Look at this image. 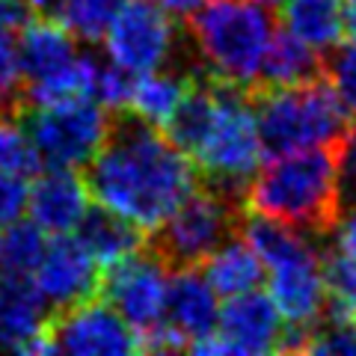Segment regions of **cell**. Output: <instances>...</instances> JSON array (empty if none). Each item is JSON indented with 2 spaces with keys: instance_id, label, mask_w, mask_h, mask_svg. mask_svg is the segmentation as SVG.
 <instances>
[{
  "instance_id": "cell-1",
  "label": "cell",
  "mask_w": 356,
  "mask_h": 356,
  "mask_svg": "<svg viewBox=\"0 0 356 356\" xmlns=\"http://www.w3.org/2000/svg\"><path fill=\"white\" fill-rule=\"evenodd\" d=\"M83 184L95 205L152 232L199 187V170L163 128L122 110L86 163Z\"/></svg>"
},
{
  "instance_id": "cell-2",
  "label": "cell",
  "mask_w": 356,
  "mask_h": 356,
  "mask_svg": "<svg viewBox=\"0 0 356 356\" xmlns=\"http://www.w3.org/2000/svg\"><path fill=\"white\" fill-rule=\"evenodd\" d=\"M243 208L327 238L339 220L336 146L273 154L243 187Z\"/></svg>"
},
{
  "instance_id": "cell-3",
  "label": "cell",
  "mask_w": 356,
  "mask_h": 356,
  "mask_svg": "<svg viewBox=\"0 0 356 356\" xmlns=\"http://www.w3.org/2000/svg\"><path fill=\"white\" fill-rule=\"evenodd\" d=\"M273 33V6L264 0H208L187 27L202 72L241 89L259 86Z\"/></svg>"
},
{
  "instance_id": "cell-4",
  "label": "cell",
  "mask_w": 356,
  "mask_h": 356,
  "mask_svg": "<svg viewBox=\"0 0 356 356\" xmlns=\"http://www.w3.org/2000/svg\"><path fill=\"white\" fill-rule=\"evenodd\" d=\"M250 98L264 152L270 154L336 146L350 128L348 104L324 77L291 86H255Z\"/></svg>"
},
{
  "instance_id": "cell-5",
  "label": "cell",
  "mask_w": 356,
  "mask_h": 356,
  "mask_svg": "<svg viewBox=\"0 0 356 356\" xmlns=\"http://www.w3.org/2000/svg\"><path fill=\"white\" fill-rule=\"evenodd\" d=\"M217 81V77H214ZM264 158V143L255 122L250 89L217 81L214 110L199 137L191 161L202 172L205 184H214L232 196H241Z\"/></svg>"
},
{
  "instance_id": "cell-6",
  "label": "cell",
  "mask_w": 356,
  "mask_h": 356,
  "mask_svg": "<svg viewBox=\"0 0 356 356\" xmlns=\"http://www.w3.org/2000/svg\"><path fill=\"white\" fill-rule=\"evenodd\" d=\"M15 51L21 72L18 107L63 102V98H89L98 54L77 48V36L57 18L33 15L18 30Z\"/></svg>"
},
{
  "instance_id": "cell-7",
  "label": "cell",
  "mask_w": 356,
  "mask_h": 356,
  "mask_svg": "<svg viewBox=\"0 0 356 356\" xmlns=\"http://www.w3.org/2000/svg\"><path fill=\"white\" fill-rule=\"evenodd\" d=\"M241 217L238 196L202 181L158 229H152L146 247L170 267H199L222 241L235 235Z\"/></svg>"
},
{
  "instance_id": "cell-8",
  "label": "cell",
  "mask_w": 356,
  "mask_h": 356,
  "mask_svg": "<svg viewBox=\"0 0 356 356\" xmlns=\"http://www.w3.org/2000/svg\"><path fill=\"white\" fill-rule=\"evenodd\" d=\"M21 128L36 149L44 166L77 170L95 158L107 140L110 119L107 107L92 98H63L48 104H21L15 110Z\"/></svg>"
},
{
  "instance_id": "cell-9",
  "label": "cell",
  "mask_w": 356,
  "mask_h": 356,
  "mask_svg": "<svg viewBox=\"0 0 356 356\" xmlns=\"http://www.w3.org/2000/svg\"><path fill=\"white\" fill-rule=\"evenodd\" d=\"M104 57L128 74H149L175 63L181 51V30L175 15L154 0H125L104 30Z\"/></svg>"
},
{
  "instance_id": "cell-10",
  "label": "cell",
  "mask_w": 356,
  "mask_h": 356,
  "mask_svg": "<svg viewBox=\"0 0 356 356\" xmlns=\"http://www.w3.org/2000/svg\"><path fill=\"white\" fill-rule=\"evenodd\" d=\"M104 270L107 273L98 282V291L137 332L140 350H146L149 341L163 327L166 291H170V264L158 252L143 247L140 252L104 267Z\"/></svg>"
},
{
  "instance_id": "cell-11",
  "label": "cell",
  "mask_w": 356,
  "mask_h": 356,
  "mask_svg": "<svg viewBox=\"0 0 356 356\" xmlns=\"http://www.w3.org/2000/svg\"><path fill=\"white\" fill-rule=\"evenodd\" d=\"M48 348L51 353L63 350L77 356H125L140 350V339L104 297L92 294L69 309L54 312L48 321Z\"/></svg>"
},
{
  "instance_id": "cell-12",
  "label": "cell",
  "mask_w": 356,
  "mask_h": 356,
  "mask_svg": "<svg viewBox=\"0 0 356 356\" xmlns=\"http://www.w3.org/2000/svg\"><path fill=\"white\" fill-rule=\"evenodd\" d=\"M285 336V321L270 294L259 288L226 297L220 309L217 330L193 344V353H270L280 350Z\"/></svg>"
},
{
  "instance_id": "cell-13",
  "label": "cell",
  "mask_w": 356,
  "mask_h": 356,
  "mask_svg": "<svg viewBox=\"0 0 356 356\" xmlns=\"http://www.w3.org/2000/svg\"><path fill=\"white\" fill-rule=\"evenodd\" d=\"M217 291L208 285L205 273L196 267H178V273L170 276L163 327L146 350H191L196 341L217 330Z\"/></svg>"
},
{
  "instance_id": "cell-14",
  "label": "cell",
  "mask_w": 356,
  "mask_h": 356,
  "mask_svg": "<svg viewBox=\"0 0 356 356\" xmlns=\"http://www.w3.org/2000/svg\"><path fill=\"white\" fill-rule=\"evenodd\" d=\"M267 280H270V300L280 309L285 321V330L306 332L318 327V321L327 312V288L324 273H321V250L309 243L288 259L264 267Z\"/></svg>"
},
{
  "instance_id": "cell-15",
  "label": "cell",
  "mask_w": 356,
  "mask_h": 356,
  "mask_svg": "<svg viewBox=\"0 0 356 356\" xmlns=\"http://www.w3.org/2000/svg\"><path fill=\"white\" fill-rule=\"evenodd\" d=\"M98 264L86 252V247L72 235H54L44 243V252L33 270V285H36L44 306L54 312L69 309L81 300L98 291Z\"/></svg>"
},
{
  "instance_id": "cell-16",
  "label": "cell",
  "mask_w": 356,
  "mask_h": 356,
  "mask_svg": "<svg viewBox=\"0 0 356 356\" xmlns=\"http://www.w3.org/2000/svg\"><path fill=\"white\" fill-rule=\"evenodd\" d=\"M51 309L39 297L33 276H0V350L51 353Z\"/></svg>"
},
{
  "instance_id": "cell-17",
  "label": "cell",
  "mask_w": 356,
  "mask_h": 356,
  "mask_svg": "<svg viewBox=\"0 0 356 356\" xmlns=\"http://www.w3.org/2000/svg\"><path fill=\"white\" fill-rule=\"evenodd\" d=\"M27 211L44 235H72L89 211L83 178L65 166H48V172H36V181L27 191Z\"/></svg>"
},
{
  "instance_id": "cell-18",
  "label": "cell",
  "mask_w": 356,
  "mask_h": 356,
  "mask_svg": "<svg viewBox=\"0 0 356 356\" xmlns=\"http://www.w3.org/2000/svg\"><path fill=\"white\" fill-rule=\"evenodd\" d=\"M74 232H77V241L86 247V252L92 255L98 267L116 264L122 259H128V255L140 252L149 243L146 232H143L140 226L116 217L113 211H107L102 205L86 211L81 226H77Z\"/></svg>"
},
{
  "instance_id": "cell-19",
  "label": "cell",
  "mask_w": 356,
  "mask_h": 356,
  "mask_svg": "<svg viewBox=\"0 0 356 356\" xmlns=\"http://www.w3.org/2000/svg\"><path fill=\"white\" fill-rule=\"evenodd\" d=\"M202 273L208 285L217 291V297H235V294L252 291V288L261 285L264 264L250 243L238 238V232H235V235L229 241H222L202 261Z\"/></svg>"
},
{
  "instance_id": "cell-20",
  "label": "cell",
  "mask_w": 356,
  "mask_h": 356,
  "mask_svg": "<svg viewBox=\"0 0 356 356\" xmlns=\"http://www.w3.org/2000/svg\"><path fill=\"white\" fill-rule=\"evenodd\" d=\"M285 30L327 54L344 39V0H282Z\"/></svg>"
},
{
  "instance_id": "cell-21",
  "label": "cell",
  "mask_w": 356,
  "mask_h": 356,
  "mask_svg": "<svg viewBox=\"0 0 356 356\" xmlns=\"http://www.w3.org/2000/svg\"><path fill=\"white\" fill-rule=\"evenodd\" d=\"M324 54L309 48L294 33H273L270 48L264 54L259 86H291L315 81V77H324Z\"/></svg>"
},
{
  "instance_id": "cell-22",
  "label": "cell",
  "mask_w": 356,
  "mask_h": 356,
  "mask_svg": "<svg viewBox=\"0 0 356 356\" xmlns=\"http://www.w3.org/2000/svg\"><path fill=\"white\" fill-rule=\"evenodd\" d=\"M191 81H193V72L187 69H170V72L158 69L149 74H137L131 86L128 110L134 116L163 128L170 122L172 110L178 107V102H181V95L187 92Z\"/></svg>"
},
{
  "instance_id": "cell-23",
  "label": "cell",
  "mask_w": 356,
  "mask_h": 356,
  "mask_svg": "<svg viewBox=\"0 0 356 356\" xmlns=\"http://www.w3.org/2000/svg\"><path fill=\"white\" fill-rule=\"evenodd\" d=\"M44 232L36 222H9L0 229V276H33L44 252Z\"/></svg>"
},
{
  "instance_id": "cell-24",
  "label": "cell",
  "mask_w": 356,
  "mask_h": 356,
  "mask_svg": "<svg viewBox=\"0 0 356 356\" xmlns=\"http://www.w3.org/2000/svg\"><path fill=\"white\" fill-rule=\"evenodd\" d=\"M125 0H54L51 18L83 42H98Z\"/></svg>"
},
{
  "instance_id": "cell-25",
  "label": "cell",
  "mask_w": 356,
  "mask_h": 356,
  "mask_svg": "<svg viewBox=\"0 0 356 356\" xmlns=\"http://www.w3.org/2000/svg\"><path fill=\"white\" fill-rule=\"evenodd\" d=\"M39 154L33 149L27 131L21 128V122H3L0 119V172L13 175H36L39 172Z\"/></svg>"
},
{
  "instance_id": "cell-26",
  "label": "cell",
  "mask_w": 356,
  "mask_h": 356,
  "mask_svg": "<svg viewBox=\"0 0 356 356\" xmlns=\"http://www.w3.org/2000/svg\"><path fill=\"white\" fill-rule=\"evenodd\" d=\"M336 199L339 214L356 211V128H348L336 143Z\"/></svg>"
},
{
  "instance_id": "cell-27",
  "label": "cell",
  "mask_w": 356,
  "mask_h": 356,
  "mask_svg": "<svg viewBox=\"0 0 356 356\" xmlns=\"http://www.w3.org/2000/svg\"><path fill=\"white\" fill-rule=\"evenodd\" d=\"M324 69L330 72V83L339 98L348 104L350 113H356V39H350L348 48H339V54Z\"/></svg>"
},
{
  "instance_id": "cell-28",
  "label": "cell",
  "mask_w": 356,
  "mask_h": 356,
  "mask_svg": "<svg viewBox=\"0 0 356 356\" xmlns=\"http://www.w3.org/2000/svg\"><path fill=\"white\" fill-rule=\"evenodd\" d=\"M0 98H3L9 110L15 113L18 98H21L18 51H15V36H3V33H0Z\"/></svg>"
},
{
  "instance_id": "cell-29",
  "label": "cell",
  "mask_w": 356,
  "mask_h": 356,
  "mask_svg": "<svg viewBox=\"0 0 356 356\" xmlns=\"http://www.w3.org/2000/svg\"><path fill=\"white\" fill-rule=\"evenodd\" d=\"M27 191L30 187L24 175L0 172V229L21 220V214L27 211Z\"/></svg>"
},
{
  "instance_id": "cell-30",
  "label": "cell",
  "mask_w": 356,
  "mask_h": 356,
  "mask_svg": "<svg viewBox=\"0 0 356 356\" xmlns=\"http://www.w3.org/2000/svg\"><path fill=\"white\" fill-rule=\"evenodd\" d=\"M36 15L27 0H0V33L3 36H18V30Z\"/></svg>"
},
{
  "instance_id": "cell-31",
  "label": "cell",
  "mask_w": 356,
  "mask_h": 356,
  "mask_svg": "<svg viewBox=\"0 0 356 356\" xmlns=\"http://www.w3.org/2000/svg\"><path fill=\"white\" fill-rule=\"evenodd\" d=\"M330 235H332V243H336L348 259L356 261V211H344V214H339Z\"/></svg>"
},
{
  "instance_id": "cell-32",
  "label": "cell",
  "mask_w": 356,
  "mask_h": 356,
  "mask_svg": "<svg viewBox=\"0 0 356 356\" xmlns=\"http://www.w3.org/2000/svg\"><path fill=\"white\" fill-rule=\"evenodd\" d=\"M161 9H166L170 15H175V18H191L199 6H205L208 0H154Z\"/></svg>"
},
{
  "instance_id": "cell-33",
  "label": "cell",
  "mask_w": 356,
  "mask_h": 356,
  "mask_svg": "<svg viewBox=\"0 0 356 356\" xmlns=\"http://www.w3.org/2000/svg\"><path fill=\"white\" fill-rule=\"evenodd\" d=\"M344 33L356 39V0H344Z\"/></svg>"
},
{
  "instance_id": "cell-34",
  "label": "cell",
  "mask_w": 356,
  "mask_h": 356,
  "mask_svg": "<svg viewBox=\"0 0 356 356\" xmlns=\"http://www.w3.org/2000/svg\"><path fill=\"white\" fill-rule=\"evenodd\" d=\"M0 119H3V98H0Z\"/></svg>"
}]
</instances>
